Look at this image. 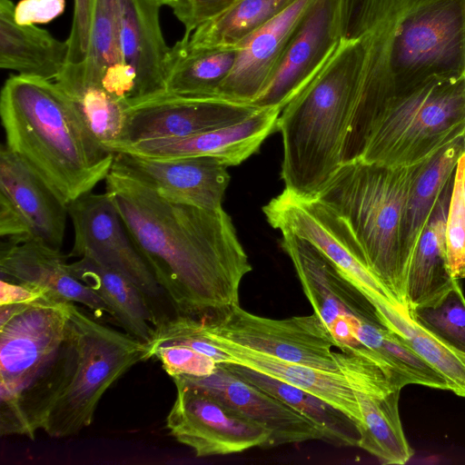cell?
Here are the masks:
<instances>
[{
	"label": "cell",
	"mask_w": 465,
	"mask_h": 465,
	"mask_svg": "<svg viewBox=\"0 0 465 465\" xmlns=\"http://www.w3.org/2000/svg\"><path fill=\"white\" fill-rule=\"evenodd\" d=\"M104 181L175 314L213 317L239 305L241 282L252 267L223 208L171 203L114 170Z\"/></svg>",
	"instance_id": "6da1fadb"
},
{
	"label": "cell",
	"mask_w": 465,
	"mask_h": 465,
	"mask_svg": "<svg viewBox=\"0 0 465 465\" xmlns=\"http://www.w3.org/2000/svg\"><path fill=\"white\" fill-rule=\"evenodd\" d=\"M344 37L361 41V75L342 163L360 158L393 95L435 75L465 73V0H347Z\"/></svg>",
	"instance_id": "7a4b0ae2"
},
{
	"label": "cell",
	"mask_w": 465,
	"mask_h": 465,
	"mask_svg": "<svg viewBox=\"0 0 465 465\" xmlns=\"http://www.w3.org/2000/svg\"><path fill=\"white\" fill-rule=\"evenodd\" d=\"M45 295L0 305V434L34 440L68 385L77 346L70 304Z\"/></svg>",
	"instance_id": "3957f363"
},
{
	"label": "cell",
	"mask_w": 465,
	"mask_h": 465,
	"mask_svg": "<svg viewBox=\"0 0 465 465\" xmlns=\"http://www.w3.org/2000/svg\"><path fill=\"white\" fill-rule=\"evenodd\" d=\"M0 116L5 145L69 204L112 170L114 153L83 124L54 81L15 74L4 84Z\"/></svg>",
	"instance_id": "277c9868"
},
{
	"label": "cell",
	"mask_w": 465,
	"mask_h": 465,
	"mask_svg": "<svg viewBox=\"0 0 465 465\" xmlns=\"http://www.w3.org/2000/svg\"><path fill=\"white\" fill-rule=\"evenodd\" d=\"M362 60L361 41L343 37L322 69L281 111L284 189L316 196L341 165Z\"/></svg>",
	"instance_id": "5b68a950"
},
{
	"label": "cell",
	"mask_w": 465,
	"mask_h": 465,
	"mask_svg": "<svg viewBox=\"0 0 465 465\" xmlns=\"http://www.w3.org/2000/svg\"><path fill=\"white\" fill-rule=\"evenodd\" d=\"M425 161L391 167L356 159L342 163L316 195L346 221L369 271L406 310L401 225L409 193Z\"/></svg>",
	"instance_id": "8992f818"
},
{
	"label": "cell",
	"mask_w": 465,
	"mask_h": 465,
	"mask_svg": "<svg viewBox=\"0 0 465 465\" xmlns=\"http://www.w3.org/2000/svg\"><path fill=\"white\" fill-rule=\"evenodd\" d=\"M465 134V73L396 94L375 117L359 159L391 167L423 162Z\"/></svg>",
	"instance_id": "52a82bcc"
},
{
	"label": "cell",
	"mask_w": 465,
	"mask_h": 465,
	"mask_svg": "<svg viewBox=\"0 0 465 465\" xmlns=\"http://www.w3.org/2000/svg\"><path fill=\"white\" fill-rule=\"evenodd\" d=\"M77 346L71 380L51 409L43 430L66 438L93 422L105 391L138 362L150 359L146 343L95 321L70 304Z\"/></svg>",
	"instance_id": "ba28073f"
},
{
	"label": "cell",
	"mask_w": 465,
	"mask_h": 465,
	"mask_svg": "<svg viewBox=\"0 0 465 465\" xmlns=\"http://www.w3.org/2000/svg\"><path fill=\"white\" fill-rule=\"evenodd\" d=\"M281 246L289 256L314 313L330 331L336 348L372 361L395 380L391 366L362 342L374 325L382 323L367 296L308 241L284 232Z\"/></svg>",
	"instance_id": "9c48e42d"
},
{
	"label": "cell",
	"mask_w": 465,
	"mask_h": 465,
	"mask_svg": "<svg viewBox=\"0 0 465 465\" xmlns=\"http://www.w3.org/2000/svg\"><path fill=\"white\" fill-rule=\"evenodd\" d=\"M262 212L272 228L291 232L319 249L375 307L389 306L409 316L408 310L369 271L361 245L346 221L320 198L283 189L262 207Z\"/></svg>",
	"instance_id": "30bf717a"
},
{
	"label": "cell",
	"mask_w": 465,
	"mask_h": 465,
	"mask_svg": "<svg viewBox=\"0 0 465 465\" xmlns=\"http://www.w3.org/2000/svg\"><path fill=\"white\" fill-rule=\"evenodd\" d=\"M203 320L208 331L239 345L317 370L339 371L333 357L334 341L314 312L274 320L236 305Z\"/></svg>",
	"instance_id": "8fae6325"
},
{
	"label": "cell",
	"mask_w": 465,
	"mask_h": 465,
	"mask_svg": "<svg viewBox=\"0 0 465 465\" xmlns=\"http://www.w3.org/2000/svg\"><path fill=\"white\" fill-rule=\"evenodd\" d=\"M176 397L166 418L170 434L198 458L269 448L272 432L211 393L172 378Z\"/></svg>",
	"instance_id": "7c38bea8"
},
{
	"label": "cell",
	"mask_w": 465,
	"mask_h": 465,
	"mask_svg": "<svg viewBox=\"0 0 465 465\" xmlns=\"http://www.w3.org/2000/svg\"><path fill=\"white\" fill-rule=\"evenodd\" d=\"M68 204L5 144L0 149V235L11 242L36 241L62 247Z\"/></svg>",
	"instance_id": "4fadbf2b"
},
{
	"label": "cell",
	"mask_w": 465,
	"mask_h": 465,
	"mask_svg": "<svg viewBox=\"0 0 465 465\" xmlns=\"http://www.w3.org/2000/svg\"><path fill=\"white\" fill-rule=\"evenodd\" d=\"M68 213L74 232L69 257H88L123 273L151 301L166 298L106 191L77 198Z\"/></svg>",
	"instance_id": "5bb4252c"
},
{
	"label": "cell",
	"mask_w": 465,
	"mask_h": 465,
	"mask_svg": "<svg viewBox=\"0 0 465 465\" xmlns=\"http://www.w3.org/2000/svg\"><path fill=\"white\" fill-rule=\"evenodd\" d=\"M347 0H314L258 96L260 108L282 110L322 69L344 37Z\"/></svg>",
	"instance_id": "9a60e30c"
},
{
	"label": "cell",
	"mask_w": 465,
	"mask_h": 465,
	"mask_svg": "<svg viewBox=\"0 0 465 465\" xmlns=\"http://www.w3.org/2000/svg\"><path fill=\"white\" fill-rule=\"evenodd\" d=\"M260 109L248 103L164 92L129 108L124 142L116 152L141 141L184 137L227 127Z\"/></svg>",
	"instance_id": "2e32d148"
},
{
	"label": "cell",
	"mask_w": 465,
	"mask_h": 465,
	"mask_svg": "<svg viewBox=\"0 0 465 465\" xmlns=\"http://www.w3.org/2000/svg\"><path fill=\"white\" fill-rule=\"evenodd\" d=\"M228 166L212 157L153 159L115 153L112 170L129 176L171 203L205 210L223 208Z\"/></svg>",
	"instance_id": "e0dca14e"
},
{
	"label": "cell",
	"mask_w": 465,
	"mask_h": 465,
	"mask_svg": "<svg viewBox=\"0 0 465 465\" xmlns=\"http://www.w3.org/2000/svg\"><path fill=\"white\" fill-rule=\"evenodd\" d=\"M198 387L272 432L269 448L321 440L324 435L306 416L218 363L206 376H175ZM174 378V377H173Z\"/></svg>",
	"instance_id": "ac0fdd59"
},
{
	"label": "cell",
	"mask_w": 465,
	"mask_h": 465,
	"mask_svg": "<svg viewBox=\"0 0 465 465\" xmlns=\"http://www.w3.org/2000/svg\"><path fill=\"white\" fill-rule=\"evenodd\" d=\"M281 111L261 108L249 118L227 127L184 137L141 141L116 153L161 160L212 157L228 167L239 165L256 153L269 135L277 132Z\"/></svg>",
	"instance_id": "d6986e66"
},
{
	"label": "cell",
	"mask_w": 465,
	"mask_h": 465,
	"mask_svg": "<svg viewBox=\"0 0 465 465\" xmlns=\"http://www.w3.org/2000/svg\"><path fill=\"white\" fill-rule=\"evenodd\" d=\"M314 0H296L278 16L237 45L234 65L216 97L251 104L266 85L293 33Z\"/></svg>",
	"instance_id": "ffe728a7"
},
{
	"label": "cell",
	"mask_w": 465,
	"mask_h": 465,
	"mask_svg": "<svg viewBox=\"0 0 465 465\" xmlns=\"http://www.w3.org/2000/svg\"><path fill=\"white\" fill-rule=\"evenodd\" d=\"M0 272L2 279L35 287L60 302L83 304L97 317L111 315L104 301L72 273L61 252L39 242L2 243Z\"/></svg>",
	"instance_id": "44dd1931"
},
{
	"label": "cell",
	"mask_w": 465,
	"mask_h": 465,
	"mask_svg": "<svg viewBox=\"0 0 465 465\" xmlns=\"http://www.w3.org/2000/svg\"><path fill=\"white\" fill-rule=\"evenodd\" d=\"M57 78L99 84L128 110L134 105L135 83L123 57L120 0H92L85 57L67 64Z\"/></svg>",
	"instance_id": "7402d4cb"
},
{
	"label": "cell",
	"mask_w": 465,
	"mask_h": 465,
	"mask_svg": "<svg viewBox=\"0 0 465 465\" xmlns=\"http://www.w3.org/2000/svg\"><path fill=\"white\" fill-rule=\"evenodd\" d=\"M124 65L134 78L135 106L165 92V60L160 10L164 0H120ZM132 106V107H133Z\"/></svg>",
	"instance_id": "603a6c76"
},
{
	"label": "cell",
	"mask_w": 465,
	"mask_h": 465,
	"mask_svg": "<svg viewBox=\"0 0 465 465\" xmlns=\"http://www.w3.org/2000/svg\"><path fill=\"white\" fill-rule=\"evenodd\" d=\"M202 319L204 334L220 350L238 363L304 390L330 403L351 418L359 428L361 413L354 393L347 380L339 371L317 370L246 348L208 331Z\"/></svg>",
	"instance_id": "cb8c5ba5"
},
{
	"label": "cell",
	"mask_w": 465,
	"mask_h": 465,
	"mask_svg": "<svg viewBox=\"0 0 465 465\" xmlns=\"http://www.w3.org/2000/svg\"><path fill=\"white\" fill-rule=\"evenodd\" d=\"M454 174L444 185L413 252L405 282L408 310L436 298L457 281L450 272L446 238Z\"/></svg>",
	"instance_id": "d4e9b609"
},
{
	"label": "cell",
	"mask_w": 465,
	"mask_h": 465,
	"mask_svg": "<svg viewBox=\"0 0 465 465\" xmlns=\"http://www.w3.org/2000/svg\"><path fill=\"white\" fill-rule=\"evenodd\" d=\"M15 5L0 0V66L19 74L55 80L68 63L69 44L35 25H19Z\"/></svg>",
	"instance_id": "484cf974"
},
{
	"label": "cell",
	"mask_w": 465,
	"mask_h": 465,
	"mask_svg": "<svg viewBox=\"0 0 465 465\" xmlns=\"http://www.w3.org/2000/svg\"><path fill=\"white\" fill-rule=\"evenodd\" d=\"M69 268L104 301L126 333L143 343L150 341L160 319L152 309L151 300L134 282L88 257L69 263Z\"/></svg>",
	"instance_id": "4316f807"
},
{
	"label": "cell",
	"mask_w": 465,
	"mask_h": 465,
	"mask_svg": "<svg viewBox=\"0 0 465 465\" xmlns=\"http://www.w3.org/2000/svg\"><path fill=\"white\" fill-rule=\"evenodd\" d=\"M361 413L358 447L385 464H405L413 455L404 435L400 413L401 390L366 383L350 384Z\"/></svg>",
	"instance_id": "83f0119b"
},
{
	"label": "cell",
	"mask_w": 465,
	"mask_h": 465,
	"mask_svg": "<svg viewBox=\"0 0 465 465\" xmlns=\"http://www.w3.org/2000/svg\"><path fill=\"white\" fill-rule=\"evenodd\" d=\"M238 47H193L186 37L170 47L165 60V92L192 97H216L232 71ZM217 98V97H216Z\"/></svg>",
	"instance_id": "f1b7e54d"
},
{
	"label": "cell",
	"mask_w": 465,
	"mask_h": 465,
	"mask_svg": "<svg viewBox=\"0 0 465 465\" xmlns=\"http://www.w3.org/2000/svg\"><path fill=\"white\" fill-rule=\"evenodd\" d=\"M464 153L465 140L462 135L425 161L411 188L400 233L401 258L407 273L429 216Z\"/></svg>",
	"instance_id": "f546056e"
},
{
	"label": "cell",
	"mask_w": 465,
	"mask_h": 465,
	"mask_svg": "<svg viewBox=\"0 0 465 465\" xmlns=\"http://www.w3.org/2000/svg\"><path fill=\"white\" fill-rule=\"evenodd\" d=\"M243 381L273 395L306 416L324 435V441L338 447L358 446L360 433L355 422L340 410L317 396L262 374L243 365L221 363Z\"/></svg>",
	"instance_id": "4dcf8cb0"
},
{
	"label": "cell",
	"mask_w": 465,
	"mask_h": 465,
	"mask_svg": "<svg viewBox=\"0 0 465 465\" xmlns=\"http://www.w3.org/2000/svg\"><path fill=\"white\" fill-rule=\"evenodd\" d=\"M54 82L88 131L115 153L124 142L128 107L99 84L64 78Z\"/></svg>",
	"instance_id": "1f68e13d"
},
{
	"label": "cell",
	"mask_w": 465,
	"mask_h": 465,
	"mask_svg": "<svg viewBox=\"0 0 465 465\" xmlns=\"http://www.w3.org/2000/svg\"><path fill=\"white\" fill-rule=\"evenodd\" d=\"M295 1L238 0L184 37L193 47H236Z\"/></svg>",
	"instance_id": "d6a6232c"
},
{
	"label": "cell",
	"mask_w": 465,
	"mask_h": 465,
	"mask_svg": "<svg viewBox=\"0 0 465 465\" xmlns=\"http://www.w3.org/2000/svg\"><path fill=\"white\" fill-rule=\"evenodd\" d=\"M381 322L439 371L449 391L465 397V359L413 323L409 316L388 306L376 307Z\"/></svg>",
	"instance_id": "836d02e7"
},
{
	"label": "cell",
	"mask_w": 465,
	"mask_h": 465,
	"mask_svg": "<svg viewBox=\"0 0 465 465\" xmlns=\"http://www.w3.org/2000/svg\"><path fill=\"white\" fill-rule=\"evenodd\" d=\"M408 313L413 323L465 359V297L459 280Z\"/></svg>",
	"instance_id": "e575fe53"
},
{
	"label": "cell",
	"mask_w": 465,
	"mask_h": 465,
	"mask_svg": "<svg viewBox=\"0 0 465 465\" xmlns=\"http://www.w3.org/2000/svg\"><path fill=\"white\" fill-rule=\"evenodd\" d=\"M465 153L459 159L447 217L448 263L451 276L465 279Z\"/></svg>",
	"instance_id": "d590c367"
},
{
	"label": "cell",
	"mask_w": 465,
	"mask_h": 465,
	"mask_svg": "<svg viewBox=\"0 0 465 465\" xmlns=\"http://www.w3.org/2000/svg\"><path fill=\"white\" fill-rule=\"evenodd\" d=\"M148 351L150 359L159 360L172 378L181 375H210L216 371L218 365L211 357L182 345H161L148 349Z\"/></svg>",
	"instance_id": "8d00e7d4"
},
{
	"label": "cell",
	"mask_w": 465,
	"mask_h": 465,
	"mask_svg": "<svg viewBox=\"0 0 465 465\" xmlns=\"http://www.w3.org/2000/svg\"><path fill=\"white\" fill-rule=\"evenodd\" d=\"M238 0H173L171 8L183 25L184 35L218 16Z\"/></svg>",
	"instance_id": "74e56055"
},
{
	"label": "cell",
	"mask_w": 465,
	"mask_h": 465,
	"mask_svg": "<svg viewBox=\"0 0 465 465\" xmlns=\"http://www.w3.org/2000/svg\"><path fill=\"white\" fill-rule=\"evenodd\" d=\"M65 0H20L15 6V19L19 25L46 24L62 15Z\"/></svg>",
	"instance_id": "f35d334b"
},
{
	"label": "cell",
	"mask_w": 465,
	"mask_h": 465,
	"mask_svg": "<svg viewBox=\"0 0 465 465\" xmlns=\"http://www.w3.org/2000/svg\"><path fill=\"white\" fill-rule=\"evenodd\" d=\"M45 295L35 287L1 278L0 305L31 302Z\"/></svg>",
	"instance_id": "ab89813d"
},
{
	"label": "cell",
	"mask_w": 465,
	"mask_h": 465,
	"mask_svg": "<svg viewBox=\"0 0 465 465\" xmlns=\"http://www.w3.org/2000/svg\"><path fill=\"white\" fill-rule=\"evenodd\" d=\"M166 5L171 6L172 3H173V0H164Z\"/></svg>",
	"instance_id": "60d3db41"
},
{
	"label": "cell",
	"mask_w": 465,
	"mask_h": 465,
	"mask_svg": "<svg viewBox=\"0 0 465 465\" xmlns=\"http://www.w3.org/2000/svg\"><path fill=\"white\" fill-rule=\"evenodd\" d=\"M464 140H465V134H464ZM464 187H465V177H464Z\"/></svg>",
	"instance_id": "b9f144b4"
}]
</instances>
